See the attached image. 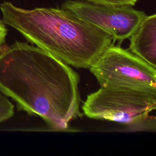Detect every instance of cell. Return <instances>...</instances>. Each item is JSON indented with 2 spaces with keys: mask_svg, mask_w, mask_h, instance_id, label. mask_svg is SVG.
<instances>
[{
  "mask_svg": "<svg viewBox=\"0 0 156 156\" xmlns=\"http://www.w3.org/2000/svg\"><path fill=\"white\" fill-rule=\"evenodd\" d=\"M61 7L104 31L119 45L130 37L146 15L132 5L99 4L87 1L66 0Z\"/></svg>",
  "mask_w": 156,
  "mask_h": 156,
  "instance_id": "obj_5",
  "label": "cell"
},
{
  "mask_svg": "<svg viewBox=\"0 0 156 156\" xmlns=\"http://www.w3.org/2000/svg\"><path fill=\"white\" fill-rule=\"evenodd\" d=\"M7 33V30L5 26V24L2 21L0 20V46L4 44Z\"/></svg>",
  "mask_w": 156,
  "mask_h": 156,
  "instance_id": "obj_9",
  "label": "cell"
},
{
  "mask_svg": "<svg viewBox=\"0 0 156 156\" xmlns=\"http://www.w3.org/2000/svg\"><path fill=\"white\" fill-rule=\"evenodd\" d=\"M79 82L69 65L34 44L0 46V91L51 130L68 131L72 120L82 117Z\"/></svg>",
  "mask_w": 156,
  "mask_h": 156,
  "instance_id": "obj_1",
  "label": "cell"
},
{
  "mask_svg": "<svg viewBox=\"0 0 156 156\" xmlns=\"http://www.w3.org/2000/svg\"><path fill=\"white\" fill-rule=\"evenodd\" d=\"M14 114V105L0 93V123L9 119Z\"/></svg>",
  "mask_w": 156,
  "mask_h": 156,
  "instance_id": "obj_7",
  "label": "cell"
},
{
  "mask_svg": "<svg viewBox=\"0 0 156 156\" xmlns=\"http://www.w3.org/2000/svg\"><path fill=\"white\" fill-rule=\"evenodd\" d=\"M90 2L106 5H134L138 0H86Z\"/></svg>",
  "mask_w": 156,
  "mask_h": 156,
  "instance_id": "obj_8",
  "label": "cell"
},
{
  "mask_svg": "<svg viewBox=\"0 0 156 156\" xmlns=\"http://www.w3.org/2000/svg\"><path fill=\"white\" fill-rule=\"evenodd\" d=\"M89 69L102 87L156 91V68L113 43Z\"/></svg>",
  "mask_w": 156,
  "mask_h": 156,
  "instance_id": "obj_4",
  "label": "cell"
},
{
  "mask_svg": "<svg viewBox=\"0 0 156 156\" xmlns=\"http://www.w3.org/2000/svg\"><path fill=\"white\" fill-rule=\"evenodd\" d=\"M156 108V91L102 87L88 94L82 110L87 117L137 125L147 120Z\"/></svg>",
  "mask_w": 156,
  "mask_h": 156,
  "instance_id": "obj_3",
  "label": "cell"
},
{
  "mask_svg": "<svg viewBox=\"0 0 156 156\" xmlns=\"http://www.w3.org/2000/svg\"><path fill=\"white\" fill-rule=\"evenodd\" d=\"M0 9L5 24L35 46L76 68L89 69L113 43L110 35L62 8L27 10L4 2Z\"/></svg>",
  "mask_w": 156,
  "mask_h": 156,
  "instance_id": "obj_2",
  "label": "cell"
},
{
  "mask_svg": "<svg viewBox=\"0 0 156 156\" xmlns=\"http://www.w3.org/2000/svg\"><path fill=\"white\" fill-rule=\"evenodd\" d=\"M129 38V51L156 68V15H146Z\"/></svg>",
  "mask_w": 156,
  "mask_h": 156,
  "instance_id": "obj_6",
  "label": "cell"
}]
</instances>
